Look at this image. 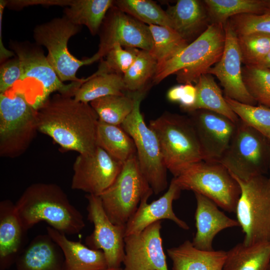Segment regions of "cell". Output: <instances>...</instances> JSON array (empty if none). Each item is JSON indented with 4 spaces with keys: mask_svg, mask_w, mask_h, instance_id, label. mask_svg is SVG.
<instances>
[{
    "mask_svg": "<svg viewBox=\"0 0 270 270\" xmlns=\"http://www.w3.org/2000/svg\"><path fill=\"white\" fill-rule=\"evenodd\" d=\"M88 220L94 230L85 238L88 247L103 252L108 268L120 267L124 257L126 225L113 224L107 216L99 196L87 194Z\"/></svg>",
    "mask_w": 270,
    "mask_h": 270,
    "instance_id": "14",
    "label": "cell"
},
{
    "mask_svg": "<svg viewBox=\"0 0 270 270\" xmlns=\"http://www.w3.org/2000/svg\"><path fill=\"white\" fill-rule=\"evenodd\" d=\"M123 164L98 146L91 154H79L73 165L71 188L100 196L114 182Z\"/></svg>",
    "mask_w": 270,
    "mask_h": 270,
    "instance_id": "15",
    "label": "cell"
},
{
    "mask_svg": "<svg viewBox=\"0 0 270 270\" xmlns=\"http://www.w3.org/2000/svg\"><path fill=\"white\" fill-rule=\"evenodd\" d=\"M183 92V84L175 86L168 90L166 93L168 100L172 102H180Z\"/></svg>",
    "mask_w": 270,
    "mask_h": 270,
    "instance_id": "44",
    "label": "cell"
},
{
    "mask_svg": "<svg viewBox=\"0 0 270 270\" xmlns=\"http://www.w3.org/2000/svg\"><path fill=\"white\" fill-rule=\"evenodd\" d=\"M97 144L114 159L122 163L136 154L133 140L121 126L108 124L100 120Z\"/></svg>",
    "mask_w": 270,
    "mask_h": 270,
    "instance_id": "28",
    "label": "cell"
},
{
    "mask_svg": "<svg viewBox=\"0 0 270 270\" xmlns=\"http://www.w3.org/2000/svg\"><path fill=\"white\" fill-rule=\"evenodd\" d=\"M167 253L172 261V270H222L226 256L224 250L198 249L188 240L168 248Z\"/></svg>",
    "mask_w": 270,
    "mask_h": 270,
    "instance_id": "25",
    "label": "cell"
},
{
    "mask_svg": "<svg viewBox=\"0 0 270 270\" xmlns=\"http://www.w3.org/2000/svg\"><path fill=\"white\" fill-rule=\"evenodd\" d=\"M10 48L20 60L22 74L12 88L23 93L37 109L54 92L74 97L84 82L66 84L60 80L39 46L28 42H10Z\"/></svg>",
    "mask_w": 270,
    "mask_h": 270,
    "instance_id": "4",
    "label": "cell"
},
{
    "mask_svg": "<svg viewBox=\"0 0 270 270\" xmlns=\"http://www.w3.org/2000/svg\"><path fill=\"white\" fill-rule=\"evenodd\" d=\"M27 230L22 226L9 200L0 202V270H8L26 246Z\"/></svg>",
    "mask_w": 270,
    "mask_h": 270,
    "instance_id": "21",
    "label": "cell"
},
{
    "mask_svg": "<svg viewBox=\"0 0 270 270\" xmlns=\"http://www.w3.org/2000/svg\"><path fill=\"white\" fill-rule=\"evenodd\" d=\"M242 75L246 88L253 98L260 105L270 108V70L244 66Z\"/></svg>",
    "mask_w": 270,
    "mask_h": 270,
    "instance_id": "38",
    "label": "cell"
},
{
    "mask_svg": "<svg viewBox=\"0 0 270 270\" xmlns=\"http://www.w3.org/2000/svg\"><path fill=\"white\" fill-rule=\"evenodd\" d=\"M270 242L247 246L238 243L226 252L222 270H268Z\"/></svg>",
    "mask_w": 270,
    "mask_h": 270,
    "instance_id": "26",
    "label": "cell"
},
{
    "mask_svg": "<svg viewBox=\"0 0 270 270\" xmlns=\"http://www.w3.org/2000/svg\"><path fill=\"white\" fill-rule=\"evenodd\" d=\"M148 27L153 42L149 52L158 64L170 60L189 44L170 27L154 24Z\"/></svg>",
    "mask_w": 270,
    "mask_h": 270,
    "instance_id": "33",
    "label": "cell"
},
{
    "mask_svg": "<svg viewBox=\"0 0 270 270\" xmlns=\"http://www.w3.org/2000/svg\"><path fill=\"white\" fill-rule=\"evenodd\" d=\"M100 44L95 54L102 60L116 44L150 51L153 45L148 26L113 5L100 29Z\"/></svg>",
    "mask_w": 270,
    "mask_h": 270,
    "instance_id": "13",
    "label": "cell"
},
{
    "mask_svg": "<svg viewBox=\"0 0 270 270\" xmlns=\"http://www.w3.org/2000/svg\"><path fill=\"white\" fill-rule=\"evenodd\" d=\"M16 214L28 230L40 222L66 234H74L85 226L83 216L66 194L53 183L36 182L28 186L14 204Z\"/></svg>",
    "mask_w": 270,
    "mask_h": 270,
    "instance_id": "2",
    "label": "cell"
},
{
    "mask_svg": "<svg viewBox=\"0 0 270 270\" xmlns=\"http://www.w3.org/2000/svg\"><path fill=\"white\" fill-rule=\"evenodd\" d=\"M228 21L237 36L252 32L270 34V10L262 14L236 15Z\"/></svg>",
    "mask_w": 270,
    "mask_h": 270,
    "instance_id": "40",
    "label": "cell"
},
{
    "mask_svg": "<svg viewBox=\"0 0 270 270\" xmlns=\"http://www.w3.org/2000/svg\"><path fill=\"white\" fill-rule=\"evenodd\" d=\"M22 74V67L17 56L2 62L0 68V94L11 89L20 80Z\"/></svg>",
    "mask_w": 270,
    "mask_h": 270,
    "instance_id": "41",
    "label": "cell"
},
{
    "mask_svg": "<svg viewBox=\"0 0 270 270\" xmlns=\"http://www.w3.org/2000/svg\"><path fill=\"white\" fill-rule=\"evenodd\" d=\"M126 91L123 76L114 73L98 74L95 72L78 88L74 98L80 102L90 103L108 96L124 95Z\"/></svg>",
    "mask_w": 270,
    "mask_h": 270,
    "instance_id": "31",
    "label": "cell"
},
{
    "mask_svg": "<svg viewBox=\"0 0 270 270\" xmlns=\"http://www.w3.org/2000/svg\"><path fill=\"white\" fill-rule=\"evenodd\" d=\"M188 113L198 139L203 160L218 162L228 148L238 122L235 123L208 110H197Z\"/></svg>",
    "mask_w": 270,
    "mask_h": 270,
    "instance_id": "16",
    "label": "cell"
},
{
    "mask_svg": "<svg viewBox=\"0 0 270 270\" xmlns=\"http://www.w3.org/2000/svg\"><path fill=\"white\" fill-rule=\"evenodd\" d=\"M73 0H7L6 6L11 9L18 10L24 7L40 4L44 6H69Z\"/></svg>",
    "mask_w": 270,
    "mask_h": 270,
    "instance_id": "42",
    "label": "cell"
},
{
    "mask_svg": "<svg viewBox=\"0 0 270 270\" xmlns=\"http://www.w3.org/2000/svg\"><path fill=\"white\" fill-rule=\"evenodd\" d=\"M196 96L195 86L192 84H183V92L179 102L182 110L188 112L194 106Z\"/></svg>",
    "mask_w": 270,
    "mask_h": 270,
    "instance_id": "43",
    "label": "cell"
},
{
    "mask_svg": "<svg viewBox=\"0 0 270 270\" xmlns=\"http://www.w3.org/2000/svg\"><path fill=\"white\" fill-rule=\"evenodd\" d=\"M267 138H268V142H269V143H270V136H269ZM268 178L269 182H270V176H269V177Z\"/></svg>",
    "mask_w": 270,
    "mask_h": 270,
    "instance_id": "47",
    "label": "cell"
},
{
    "mask_svg": "<svg viewBox=\"0 0 270 270\" xmlns=\"http://www.w3.org/2000/svg\"><path fill=\"white\" fill-rule=\"evenodd\" d=\"M146 92L134 93V108L121 126L133 140L140 170L154 193L158 194L168 187V170L156 134L146 124L140 112V102Z\"/></svg>",
    "mask_w": 270,
    "mask_h": 270,
    "instance_id": "10",
    "label": "cell"
},
{
    "mask_svg": "<svg viewBox=\"0 0 270 270\" xmlns=\"http://www.w3.org/2000/svg\"><path fill=\"white\" fill-rule=\"evenodd\" d=\"M228 106L239 119L268 138L270 136V108L242 103L226 96Z\"/></svg>",
    "mask_w": 270,
    "mask_h": 270,
    "instance_id": "36",
    "label": "cell"
},
{
    "mask_svg": "<svg viewBox=\"0 0 270 270\" xmlns=\"http://www.w3.org/2000/svg\"><path fill=\"white\" fill-rule=\"evenodd\" d=\"M238 42L245 66H255L270 52V34L252 32L237 36Z\"/></svg>",
    "mask_w": 270,
    "mask_h": 270,
    "instance_id": "37",
    "label": "cell"
},
{
    "mask_svg": "<svg viewBox=\"0 0 270 270\" xmlns=\"http://www.w3.org/2000/svg\"><path fill=\"white\" fill-rule=\"evenodd\" d=\"M38 130L50 137L62 149L80 154L98 146V116L90 105L59 93L36 109Z\"/></svg>",
    "mask_w": 270,
    "mask_h": 270,
    "instance_id": "1",
    "label": "cell"
},
{
    "mask_svg": "<svg viewBox=\"0 0 270 270\" xmlns=\"http://www.w3.org/2000/svg\"><path fill=\"white\" fill-rule=\"evenodd\" d=\"M46 231L63 252V270H104L108 268L102 250H94L80 242L70 240L66 234L50 226L46 228Z\"/></svg>",
    "mask_w": 270,
    "mask_h": 270,
    "instance_id": "24",
    "label": "cell"
},
{
    "mask_svg": "<svg viewBox=\"0 0 270 270\" xmlns=\"http://www.w3.org/2000/svg\"><path fill=\"white\" fill-rule=\"evenodd\" d=\"M210 24L224 25L229 18L243 14H262L270 10L268 0H204Z\"/></svg>",
    "mask_w": 270,
    "mask_h": 270,
    "instance_id": "30",
    "label": "cell"
},
{
    "mask_svg": "<svg viewBox=\"0 0 270 270\" xmlns=\"http://www.w3.org/2000/svg\"><path fill=\"white\" fill-rule=\"evenodd\" d=\"M268 0V7L270 9V0Z\"/></svg>",
    "mask_w": 270,
    "mask_h": 270,
    "instance_id": "48",
    "label": "cell"
},
{
    "mask_svg": "<svg viewBox=\"0 0 270 270\" xmlns=\"http://www.w3.org/2000/svg\"><path fill=\"white\" fill-rule=\"evenodd\" d=\"M162 221L124 238L123 270H168L160 234Z\"/></svg>",
    "mask_w": 270,
    "mask_h": 270,
    "instance_id": "17",
    "label": "cell"
},
{
    "mask_svg": "<svg viewBox=\"0 0 270 270\" xmlns=\"http://www.w3.org/2000/svg\"><path fill=\"white\" fill-rule=\"evenodd\" d=\"M194 194L196 201L195 212L196 232L192 244L198 249L212 250L214 238L219 232L240 225L237 220L221 212L213 201L200 194Z\"/></svg>",
    "mask_w": 270,
    "mask_h": 270,
    "instance_id": "20",
    "label": "cell"
},
{
    "mask_svg": "<svg viewBox=\"0 0 270 270\" xmlns=\"http://www.w3.org/2000/svg\"><path fill=\"white\" fill-rule=\"evenodd\" d=\"M149 126L156 134L166 168L174 177L192 164L204 160L189 116L165 112L150 120Z\"/></svg>",
    "mask_w": 270,
    "mask_h": 270,
    "instance_id": "5",
    "label": "cell"
},
{
    "mask_svg": "<svg viewBox=\"0 0 270 270\" xmlns=\"http://www.w3.org/2000/svg\"><path fill=\"white\" fill-rule=\"evenodd\" d=\"M165 11L172 28L188 43L199 36L210 24L203 0H178Z\"/></svg>",
    "mask_w": 270,
    "mask_h": 270,
    "instance_id": "23",
    "label": "cell"
},
{
    "mask_svg": "<svg viewBox=\"0 0 270 270\" xmlns=\"http://www.w3.org/2000/svg\"><path fill=\"white\" fill-rule=\"evenodd\" d=\"M158 62L149 51L142 50L123 76L126 92L134 94L146 92L148 82L152 79Z\"/></svg>",
    "mask_w": 270,
    "mask_h": 270,
    "instance_id": "34",
    "label": "cell"
},
{
    "mask_svg": "<svg viewBox=\"0 0 270 270\" xmlns=\"http://www.w3.org/2000/svg\"><path fill=\"white\" fill-rule=\"evenodd\" d=\"M195 86L196 90V102L188 112L197 110H208L222 114L235 123L238 122V117L226 102L212 74H206L200 76Z\"/></svg>",
    "mask_w": 270,
    "mask_h": 270,
    "instance_id": "29",
    "label": "cell"
},
{
    "mask_svg": "<svg viewBox=\"0 0 270 270\" xmlns=\"http://www.w3.org/2000/svg\"><path fill=\"white\" fill-rule=\"evenodd\" d=\"M153 193L136 154L124 163L114 182L99 196L110 220L116 224L126 225L142 200Z\"/></svg>",
    "mask_w": 270,
    "mask_h": 270,
    "instance_id": "11",
    "label": "cell"
},
{
    "mask_svg": "<svg viewBox=\"0 0 270 270\" xmlns=\"http://www.w3.org/2000/svg\"><path fill=\"white\" fill-rule=\"evenodd\" d=\"M255 66L264 68L270 70V52L264 58Z\"/></svg>",
    "mask_w": 270,
    "mask_h": 270,
    "instance_id": "45",
    "label": "cell"
},
{
    "mask_svg": "<svg viewBox=\"0 0 270 270\" xmlns=\"http://www.w3.org/2000/svg\"><path fill=\"white\" fill-rule=\"evenodd\" d=\"M225 31L222 24H210L206 30L170 60L158 64L152 79L158 84L168 76H176L183 84H196L220 59L224 48Z\"/></svg>",
    "mask_w": 270,
    "mask_h": 270,
    "instance_id": "3",
    "label": "cell"
},
{
    "mask_svg": "<svg viewBox=\"0 0 270 270\" xmlns=\"http://www.w3.org/2000/svg\"><path fill=\"white\" fill-rule=\"evenodd\" d=\"M268 270H270V264L269 266L268 267Z\"/></svg>",
    "mask_w": 270,
    "mask_h": 270,
    "instance_id": "49",
    "label": "cell"
},
{
    "mask_svg": "<svg viewBox=\"0 0 270 270\" xmlns=\"http://www.w3.org/2000/svg\"><path fill=\"white\" fill-rule=\"evenodd\" d=\"M232 176L240 188L235 212L245 234L242 242L250 246L270 242L268 178L262 174L243 180Z\"/></svg>",
    "mask_w": 270,
    "mask_h": 270,
    "instance_id": "8",
    "label": "cell"
},
{
    "mask_svg": "<svg viewBox=\"0 0 270 270\" xmlns=\"http://www.w3.org/2000/svg\"><path fill=\"white\" fill-rule=\"evenodd\" d=\"M140 50L116 44L107 53L96 72L98 74L114 73L124 76L138 55Z\"/></svg>",
    "mask_w": 270,
    "mask_h": 270,
    "instance_id": "39",
    "label": "cell"
},
{
    "mask_svg": "<svg viewBox=\"0 0 270 270\" xmlns=\"http://www.w3.org/2000/svg\"><path fill=\"white\" fill-rule=\"evenodd\" d=\"M80 30L81 26L74 24L64 16L38 24L34 30L36 44L46 48L47 60L63 82H86L88 78H78L76 76L77 71L81 66L99 60L95 54L88 58L80 60L69 52L68 40Z\"/></svg>",
    "mask_w": 270,
    "mask_h": 270,
    "instance_id": "9",
    "label": "cell"
},
{
    "mask_svg": "<svg viewBox=\"0 0 270 270\" xmlns=\"http://www.w3.org/2000/svg\"><path fill=\"white\" fill-rule=\"evenodd\" d=\"M64 256L59 246L47 234L34 237L18 256L17 270H63Z\"/></svg>",
    "mask_w": 270,
    "mask_h": 270,
    "instance_id": "22",
    "label": "cell"
},
{
    "mask_svg": "<svg viewBox=\"0 0 270 270\" xmlns=\"http://www.w3.org/2000/svg\"><path fill=\"white\" fill-rule=\"evenodd\" d=\"M114 2L112 0H73L72 4L64 9V16L74 24L86 26L94 36L98 34Z\"/></svg>",
    "mask_w": 270,
    "mask_h": 270,
    "instance_id": "27",
    "label": "cell"
},
{
    "mask_svg": "<svg viewBox=\"0 0 270 270\" xmlns=\"http://www.w3.org/2000/svg\"><path fill=\"white\" fill-rule=\"evenodd\" d=\"M104 270H123V268L120 267L117 268H107Z\"/></svg>",
    "mask_w": 270,
    "mask_h": 270,
    "instance_id": "46",
    "label": "cell"
},
{
    "mask_svg": "<svg viewBox=\"0 0 270 270\" xmlns=\"http://www.w3.org/2000/svg\"><path fill=\"white\" fill-rule=\"evenodd\" d=\"M172 180L181 190L200 194L223 210L235 212L240 194V186L221 163L204 160L197 162Z\"/></svg>",
    "mask_w": 270,
    "mask_h": 270,
    "instance_id": "7",
    "label": "cell"
},
{
    "mask_svg": "<svg viewBox=\"0 0 270 270\" xmlns=\"http://www.w3.org/2000/svg\"><path fill=\"white\" fill-rule=\"evenodd\" d=\"M38 131L36 109L24 94L12 88L0 94V156L23 154Z\"/></svg>",
    "mask_w": 270,
    "mask_h": 270,
    "instance_id": "6",
    "label": "cell"
},
{
    "mask_svg": "<svg viewBox=\"0 0 270 270\" xmlns=\"http://www.w3.org/2000/svg\"><path fill=\"white\" fill-rule=\"evenodd\" d=\"M270 154L268 138L240 120L232 139L219 162L243 180L263 174Z\"/></svg>",
    "mask_w": 270,
    "mask_h": 270,
    "instance_id": "12",
    "label": "cell"
},
{
    "mask_svg": "<svg viewBox=\"0 0 270 270\" xmlns=\"http://www.w3.org/2000/svg\"><path fill=\"white\" fill-rule=\"evenodd\" d=\"M225 44L220 60L207 74L217 78L224 88V96L242 103L256 106V101L249 94L244 84L242 56L237 35L228 20L224 25Z\"/></svg>",
    "mask_w": 270,
    "mask_h": 270,
    "instance_id": "18",
    "label": "cell"
},
{
    "mask_svg": "<svg viewBox=\"0 0 270 270\" xmlns=\"http://www.w3.org/2000/svg\"><path fill=\"white\" fill-rule=\"evenodd\" d=\"M182 190L172 180L167 191L159 198L148 203V197L142 200L135 213L126 224L125 236L139 233L150 224L162 220H169L184 230L189 226L178 218L172 209V202L177 200Z\"/></svg>",
    "mask_w": 270,
    "mask_h": 270,
    "instance_id": "19",
    "label": "cell"
},
{
    "mask_svg": "<svg viewBox=\"0 0 270 270\" xmlns=\"http://www.w3.org/2000/svg\"><path fill=\"white\" fill-rule=\"evenodd\" d=\"M135 99L132 95H110L90 102L100 120L116 126H121L134 108Z\"/></svg>",
    "mask_w": 270,
    "mask_h": 270,
    "instance_id": "32",
    "label": "cell"
},
{
    "mask_svg": "<svg viewBox=\"0 0 270 270\" xmlns=\"http://www.w3.org/2000/svg\"><path fill=\"white\" fill-rule=\"evenodd\" d=\"M114 5L138 20L149 25L172 28L165 10L150 0H116Z\"/></svg>",
    "mask_w": 270,
    "mask_h": 270,
    "instance_id": "35",
    "label": "cell"
}]
</instances>
